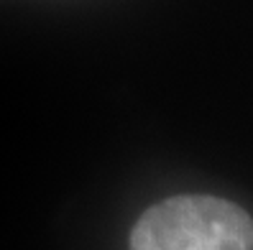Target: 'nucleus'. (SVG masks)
I'll use <instances>...</instances> for the list:
<instances>
[{"label":"nucleus","instance_id":"nucleus-1","mask_svg":"<svg viewBox=\"0 0 253 250\" xmlns=\"http://www.w3.org/2000/svg\"><path fill=\"white\" fill-rule=\"evenodd\" d=\"M130 250H253V219L228 199L176 194L138 217Z\"/></svg>","mask_w":253,"mask_h":250}]
</instances>
